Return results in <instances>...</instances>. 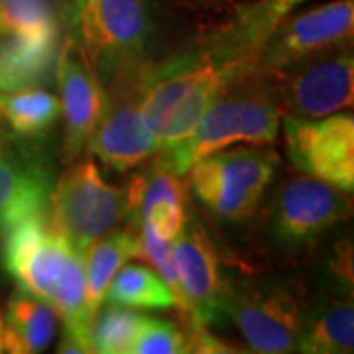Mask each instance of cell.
Wrapping results in <instances>:
<instances>
[{"instance_id":"6da1fadb","label":"cell","mask_w":354,"mask_h":354,"mask_svg":"<svg viewBox=\"0 0 354 354\" xmlns=\"http://www.w3.org/2000/svg\"><path fill=\"white\" fill-rule=\"evenodd\" d=\"M266 36L241 14L160 57L136 85L140 111L158 152L179 144L228 83L250 73Z\"/></svg>"},{"instance_id":"7a4b0ae2","label":"cell","mask_w":354,"mask_h":354,"mask_svg":"<svg viewBox=\"0 0 354 354\" xmlns=\"http://www.w3.org/2000/svg\"><path fill=\"white\" fill-rule=\"evenodd\" d=\"M2 262L20 290L46 301L64 321L57 353H95L85 256L50 227L48 216L4 230Z\"/></svg>"},{"instance_id":"3957f363","label":"cell","mask_w":354,"mask_h":354,"mask_svg":"<svg viewBox=\"0 0 354 354\" xmlns=\"http://www.w3.org/2000/svg\"><path fill=\"white\" fill-rule=\"evenodd\" d=\"M71 41L106 88H134L162 55L152 0H53Z\"/></svg>"},{"instance_id":"277c9868","label":"cell","mask_w":354,"mask_h":354,"mask_svg":"<svg viewBox=\"0 0 354 354\" xmlns=\"http://www.w3.org/2000/svg\"><path fill=\"white\" fill-rule=\"evenodd\" d=\"M279 124L281 109L274 87L256 67L228 83L179 144L156 152L158 162L183 177L197 160L239 142L272 146L279 136Z\"/></svg>"},{"instance_id":"5b68a950","label":"cell","mask_w":354,"mask_h":354,"mask_svg":"<svg viewBox=\"0 0 354 354\" xmlns=\"http://www.w3.org/2000/svg\"><path fill=\"white\" fill-rule=\"evenodd\" d=\"M279 156L270 144L223 148L189 167L195 197L218 218L242 223L256 215L276 176Z\"/></svg>"},{"instance_id":"8992f818","label":"cell","mask_w":354,"mask_h":354,"mask_svg":"<svg viewBox=\"0 0 354 354\" xmlns=\"http://www.w3.org/2000/svg\"><path fill=\"white\" fill-rule=\"evenodd\" d=\"M48 223L77 252L118 227L124 216V193L106 183L93 160L71 162L53 183Z\"/></svg>"},{"instance_id":"52a82bcc","label":"cell","mask_w":354,"mask_h":354,"mask_svg":"<svg viewBox=\"0 0 354 354\" xmlns=\"http://www.w3.org/2000/svg\"><path fill=\"white\" fill-rule=\"evenodd\" d=\"M307 313L299 293L283 283H244L236 290L228 286L225 315L254 353H297Z\"/></svg>"},{"instance_id":"ba28073f","label":"cell","mask_w":354,"mask_h":354,"mask_svg":"<svg viewBox=\"0 0 354 354\" xmlns=\"http://www.w3.org/2000/svg\"><path fill=\"white\" fill-rule=\"evenodd\" d=\"M351 211L353 199L348 191L299 174L279 185L268 228L279 246L304 250L321 241L335 225L346 221Z\"/></svg>"},{"instance_id":"9c48e42d","label":"cell","mask_w":354,"mask_h":354,"mask_svg":"<svg viewBox=\"0 0 354 354\" xmlns=\"http://www.w3.org/2000/svg\"><path fill=\"white\" fill-rule=\"evenodd\" d=\"M270 79L281 114L319 118L353 106V46L323 53L281 71H262Z\"/></svg>"},{"instance_id":"30bf717a","label":"cell","mask_w":354,"mask_h":354,"mask_svg":"<svg viewBox=\"0 0 354 354\" xmlns=\"http://www.w3.org/2000/svg\"><path fill=\"white\" fill-rule=\"evenodd\" d=\"M354 0H330L290 12L268 34L258 55L260 71H281L323 53L353 46Z\"/></svg>"},{"instance_id":"8fae6325","label":"cell","mask_w":354,"mask_h":354,"mask_svg":"<svg viewBox=\"0 0 354 354\" xmlns=\"http://www.w3.org/2000/svg\"><path fill=\"white\" fill-rule=\"evenodd\" d=\"M290 164L305 176L323 179L342 191L354 189V116L335 113L319 118L281 114Z\"/></svg>"},{"instance_id":"7c38bea8","label":"cell","mask_w":354,"mask_h":354,"mask_svg":"<svg viewBox=\"0 0 354 354\" xmlns=\"http://www.w3.org/2000/svg\"><path fill=\"white\" fill-rule=\"evenodd\" d=\"M55 79L62 95V114H64V162L71 164L85 152L87 142L97 127L102 111L109 101V93L93 73L83 55L71 41L64 39L57 59H55Z\"/></svg>"},{"instance_id":"4fadbf2b","label":"cell","mask_w":354,"mask_h":354,"mask_svg":"<svg viewBox=\"0 0 354 354\" xmlns=\"http://www.w3.org/2000/svg\"><path fill=\"white\" fill-rule=\"evenodd\" d=\"M174 262L193 319L209 327L225 313L228 283L223 279L215 242L201 223H185L174 239Z\"/></svg>"},{"instance_id":"5bb4252c","label":"cell","mask_w":354,"mask_h":354,"mask_svg":"<svg viewBox=\"0 0 354 354\" xmlns=\"http://www.w3.org/2000/svg\"><path fill=\"white\" fill-rule=\"evenodd\" d=\"M85 150L116 171L134 169L158 152V142L142 118L136 88L109 95Z\"/></svg>"},{"instance_id":"9a60e30c","label":"cell","mask_w":354,"mask_h":354,"mask_svg":"<svg viewBox=\"0 0 354 354\" xmlns=\"http://www.w3.org/2000/svg\"><path fill=\"white\" fill-rule=\"evenodd\" d=\"M187 191L181 176L158 160L130 179L124 193V216L153 236L174 242L187 223Z\"/></svg>"},{"instance_id":"2e32d148","label":"cell","mask_w":354,"mask_h":354,"mask_svg":"<svg viewBox=\"0 0 354 354\" xmlns=\"http://www.w3.org/2000/svg\"><path fill=\"white\" fill-rule=\"evenodd\" d=\"M51 187V169L41 158H0V230L48 215Z\"/></svg>"},{"instance_id":"e0dca14e","label":"cell","mask_w":354,"mask_h":354,"mask_svg":"<svg viewBox=\"0 0 354 354\" xmlns=\"http://www.w3.org/2000/svg\"><path fill=\"white\" fill-rule=\"evenodd\" d=\"M2 319V353H41L57 329L55 311L46 301L24 290H18L10 297Z\"/></svg>"},{"instance_id":"ac0fdd59","label":"cell","mask_w":354,"mask_h":354,"mask_svg":"<svg viewBox=\"0 0 354 354\" xmlns=\"http://www.w3.org/2000/svg\"><path fill=\"white\" fill-rule=\"evenodd\" d=\"M354 351V309L353 299H330L309 309L297 353L305 354H346Z\"/></svg>"},{"instance_id":"d6986e66","label":"cell","mask_w":354,"mask_h":354,"mask_svg":"<svg viewBox=\"0 0 354 354\" xmlns=\"http://www.w3.org/2000/svg\"><path fill=\"white\" fill-rule=\"evenodd\" d=\"M132 258H138V236L122 228H114L88 246L85 252V272L88 307L93 315H97L104 304V295L114 274Z\"/></svg>"},{"instance_id":"ffe728a7","label":"cell","mask_w":354,"mask_h":354,"mask_svg":"<svg viewBox=\"0 0 354 354\" xmlns=\"http://www.w3.org/2000/svg\"><path fill=\"white\" fill-rule=\"evenodd\" d=\"M62 116V104L50 91L24 87L0 91V118L24 138H39Z\"/></svg>"},{"instance_id":"44dd1931","label":"cell","mask_w":354,"mask_h":354,"mask_svg":"<svg viewBox=\"0 0 354 354\" xmlns=\"http://www.w3.org/2000/svg\"><path fill=\"white\" fill-rule=\"evenodd\" d=\"M104 301L132 309H169L174 307V295L156 270L127 262L114 274Z\"/></svg>"},{"instance_id":"7402d4cb","label":"cell","mask_w":354,"mask_h":354,"mask_svg":"<svg viewBox=\"0 0 354 354\" xmlns=\"http://www.w3.org/2000/svg\"><path fill=\"white\" fill-rule=\"evenodd\" d=\"M0 36L62 38L53 0H0Z\"/></svg>"},{"instance_id":"603a6c76","label":"cell","mask_w":354,"mask_h":354,"mask_svg":"<svg viewBox=\"0 0 354 354\" xmlns=\"http://www.w3.org/2000/svg\"><path fill=\"white\" fill-rule=\"evenodd\" d=\"M142 319L144 315L132 307L106 301L93 319V351L101 354H130Z\"/></svg>"},{"instance_id":"cb8c5ba5","label":"cell","mask_w":354,"mask_h":354,"mask_svg":"<svg viewBox=\"0 0 354 354\" xmlns=\"http://www.w3.org/2000/svg\"><path fill=\"white\" fill-rule=\"evenodd\" d=\"M187 353L185 330L171 321L146 317L142 319L130 354H181Z\"/></svg>"},{"instance_id":"d4e9b609","label":"cell","mask_w":354,"mask_h":354,"mask_svg":"<svg viewBox=\"0 0 354 354\" xmlns=\"http://www.w3.org/2000/svg\"><path fill=\"white\" fill-rule=\"evenodd\" d=\"M307 0H250L241 2L234 6V10L242 14L250 24H254L264 34H270L272 28L278 24L283 16L293 12L297 6L305 4Z\"/></svg>"},{"instance_id":"484cf974","label":"cell","mask_w":354,"mask_h":354,"mask_svg":"<svg viewBox=\"0 0 354 354\" xmlns=\"http://www.w3.org/2000/svg\"><path fill=\"white\" fill-rule=\"evenodd\" d=\"M327 272L333 281L339 283L344 293H353L354 272H353V241H339L333 246L329 260H327Z\"/></svg>"},{"instance_id":"4316f807","label":"cell","mask_w":354,"mask_h":354,"mask_svg":"<svg viewBox=\"0 0 354 354\" xmlns=\"http://www.w3.org/2000/svg\"><path fill=\"white\" fill-rule=\"evenodd\" d=\"M187 2L193 6H199V8H223L232 0H187Z\"/></svg>"},{"instance_id":"83f0119b","label":"cell","mask_w":354,"mask_h":354,"mask_svg":"<svg viewBox=\"0 0 354 354\" xmlns=\"http://www.w3.org/2000/svg\"><path fill=\"white\" fill-rule=\"evenodd\" d=\"M0 91H16L12 77L8 75V71H6V67L2 64V59H0Z\"/></svg>"},{"instance_id":"f1b7e54d","label":"cell","mask_w":354,"mask_h":354,"mask_svg":"<svg viewBox=\"0 0 354 354\" xmlns=\"http://www.w3.org/2000/svg\"><path fill=\"white\" fill-rule=\"evenodd\" d=\"M2 330H4V319H2V313H0V353H2Z\"/></svg>"}]
</instances>
